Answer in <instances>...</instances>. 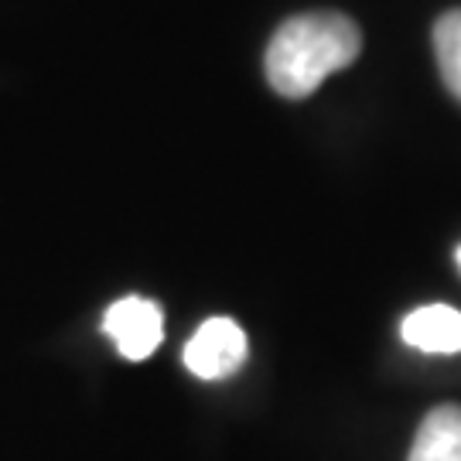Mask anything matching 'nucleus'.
Wrapping results in <instances>:
<instances>
[{"label": "nucleus", "mask_w": 461, "mask_h": 461, "mask_svg": "<svg viewBox=\"0 0 461 461\" xmlns=\"http://www.w3.org/2000/svg\"><path fill=\"white\" fill-rule=\"evenodd\" d=\"M247 363V335L232 318H209L185 346V366L198 379H226Z\"/></svg>", "instance_id": "obj_3"}, {"label": "nucleus", "mask_w": 461, "mask_h": 461, "mask_svg": "<svg viewBox=\"0 0 461 461\" xmlns=\"http://www.w3.org/2000/svg\"><path fill=\"white\" fill-rule=\"evenodd\" d=\"M363 51V32L356 21L335 11L287 17L264 55L267 83L287 99L312 96L329 76L348 68Z\"/></svg>", "instance_id": "obj_1"}, {"label": "nucleus", "mask_w": 461, "mask_h": 461, "mask_svg": "<svg viewBox=\"0 0 461 461\" xmlns=\"http://www.w3.org/2000/svg\"><path fill=\"white\" fill-rule=\"evenodd\" d=\"M407 461H461V407H434L417 428Z\"/></svg>", "instance_id": "obj_5"}, {"label": "nucleus", "mask_w": 461, "mask_h": 461, "mask_svg": "<svg viewBox=\"0 0 461 461\" xmlns=\"http://www.w3.org/2000/svg\"><path fill=\"white\" fill-rule=\"evenodd\" d=\"M403 342L428 356H455L461 352V312L447 304H424L403 318Z\"/></svg>", "instance_id": "obj_4"}, {"label": "nucleus", "mask_w": 461, "mask_h": 461, "mask_svg": "<svg viewBox=\"0 0 461 461\" xmlns=\"http://www.w3.org/2000/svg\"><path fill=\"white\" fill-rule=\"evenodd\" d=\"M103 331L120 348L123 359L140 363V359H148L150 352L161 346V339H165V314L148 297H120L103 314Z\"/></svg>", "instance_id": "obj_2"}, {"label": "nucleus", "mask_w": 461, "mask_h": 461, "mask_svg": "<svg viewBox=\"0 0 461 461\" xmlns=\"http://www.w3.org/2000/svg\"><path fill=\"white\" fill-rule=\"evenodd\" d=\"M434 59L451 96L461 103V11H447L434 24Z\"/></svg>", "instance_id": "obj_6"}, {"label": "nucleus", "mask_w": 461, "mask_h": 461, "mask_svg": "<svg viewBox=\"0 0 461 461\" xmlns=\"http://www.w3.org/2000/svg\"><path fill=\"white\" fill-rule=\"evenodd\" d=\"M458 267H461V247H458Z\"/></svg>", "instance_id": "obj_7"}]
</instances>
